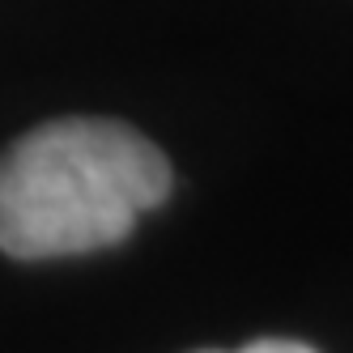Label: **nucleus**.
Listing matches in <instances>:
<instances>
[{"label": "nucleus", "instance_id": "f03ea898", "mask_svg": "<svg viewBox=\"0 0 353 353\" xmlns=\"http://www.w3.org/2000/svg\"><path fill=\"white\" fill-rule=\"evenodd\" d=\"M213 353V349H209ZM234 353H315L311 345H302V341H276V336H264V341H251Z\"/></svg>", "mask_w": 353, "mask_h": 353}, {"label": "nucleus", "instance_id": "f257e3e1", "mask_svg": "<svg viewBox=\"0 0 353 353\" xmlns=\"http://www.w3.org/2000/svg\"><path fill=\"white\" fill-rule=\"evenodd\" d=\"M170 196L166 154L119 119H56L0 158V251L56 260L115 247Z\"/></svg>", "mask_w": 353, "mask_h": 353}]
</instances>
